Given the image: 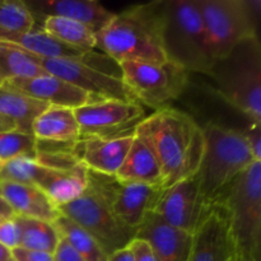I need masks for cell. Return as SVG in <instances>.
Listing matches in <instances>:
<instances>
[{
  "label": "cell",
  "instance_id": "cell-15",
  "mask_svg": "<svg viewBox=\"0 0 261 261\" xmlns=\"http://www.w3.org/2000/svg\"><path fill=\"white\" fill-rule=\"evenodd\" d=\"M134 134L105 139H78L73 145V154L82 166L91 172L115 176L124 162Z\"/></svg>",
  "mask_w": 261,
  "mask_h": 261
},
{
  "label": "cell",
  "instance_id": "cell-1",
  "mask_svg": "<svg viewBox=\"0 0 261 261\" xmlns=\"http://www.w3.org/2000/svg\"><path fill=\"white\" fill-rule=\"evenodd\" d=\"M154 150L162 168V189L198 173L205 149L203 127L188 114L166 109L153 112L135 129Z\"/></svg>",
  "mask_w": 261,
  "mask_h": 261
},
{
  "label": "cell",
  "instance_id": "cell-6",
  "mask_svg": "<svg viewBox=\"0 0 261 261\" xmlns=\"http://www.w3.org/2000/svg\"><path fill=\"white\" fill-rule=\"evenodd\" d=\"M205 149L198 171L199 188L206 205L212 206L222 191L251 163L252 155L244 133L209 122L203 127Z\"/></svg>",
  "mask_w": 261,
  "mask_h": 261
},
{
  "label": "cell",
  "instance_id": "cell-32",
  "mask_svg": "<svg viewBox=\"0 0 261 261\" xmlns=\"http://www.w3.org/2000/svg\"><path fill=\"white\" fill-rule=\"evenodd\" d=\"M242 133L249 143L254 158L261 162V124L250 121L249 127Z\"/></svg>",
  "mask_w": 261,
  "mask_h": 261
},
{
  "label": "cell",
  "instance_id": "cell-9",
  "mask_svg": "<svg viewBox=\"0 0 261 261\" xmlns=\"http://www.w3.org/2000/svg\"><path fill=\"white\" fill-rule=\"evenodd\" d=\"M121 79L140 105L162 110L177 99L189 82V73L171 61L163 64L121 63Z\"/></svg>",
  "mask_w": 261,
  "mask_h": 261
},
{
  "label": "cell",
  "instance_id": "cell-19",
  "mask_svg": "<svg viewBox=\"0 0 261 261\" xmlns=\"http://www.w3.org/2000/svg\"><path fill=\"white\" fill-rule=\"evenodd\" d=\"M114 177L121 182L162 188V168L154 150L144 138L135 134L132 147Z\"/></svg>",
  "mask_w": 261,
  "mask_h": 261
},
{
  "label": "cell",
  "instance_id": "cell-3",
  "mask_svg": "<svg viewBox=\"0 0 261 261\" xmlns=\"http://www.w3.org/2000/svg\"><path fill=\"white\" fill-rule=\"evenodd\" d=\"M161 37L167 61L188 73L208 74L213 59L198 0H161Z\"/></svg>",
  "mask_w": 261,
  "mask_h": 261
},
{
  "label": "cell",
  "instance_id": "cell-7",
  "mask_svg": "<svg viewBox=\"0 0 261 261\" xmlns=\"http://www.w3.org/2000/svg\"><path fill=\"white\" fill-rule=\"evenodd\" d=\"M213 63L249 38L260 37V0H198Z\"/></svg>",
  "mask_w": 261,
  "mask_h": 261
},
{
  "label": "cell",
  "instance_id": "cell-25",
  "mask_svg": "<svg viewBox=\"0 0 261 261\" xmlns=\"http://www.w3.org/2000/svg\"><path fill=\"white\" fill-rule=\"evenodd\" d=\"M42 28L46 33L71 47L86 51L96 48V33L76 20L50 15L42 18Z\"/></svg>",
  "mask_w": 261,
  "mask_h": 261
},
{
  "label": "cell",
  "instance_id": "cell-2",
  "mask_svg": "<svg viewBox=\"0 0 261 261\" xmlns=\"http://www.w3.org/2000/svg\"><path fill=\"white\" fill-rule=\"evenodd\" d=\"M96 48L117 64L166 63L161 37V0L116 13L96 35Z\"/></svg>",
  "mask_w": 261,
  "mask_h": 261
},
{
  "label": "cell",
  "instance_id": "cell-40",
  "mask_svg": "<svg viewBox=\"0 0 261 261\" xmlns=\"http://www.w3.org/2000/svg\"><path fill=\"white\" fill-rule=\"evenodd\" d=\"M239 261H256V260H252V259H239Z\"/></svg>",
  "mask_w": 261,
  "mask_h": 261
},
{
  "label": "cell",
  "instance_id": "cell-13",
  "mask_svg": "<svg viewBox=\"0 0 261 261\" xmlns=\"http://www.w3.org/2000/svg\"><path fill=\"white\" fill-rule=\"evenodd\" d=\"M211 208L201 196L198 175H194L162 189L152 212L173 228L193 234Z\"/></svg>",
  "mask_w": 261,
  "mask_h": 261
},
{
  "label": "cell",
  "instance_id": "cell-20",
  "mask_svg": "<svg viewBox=\"0 0 261 261\" xmlns=\"http://www.w3.org/2000/svg\"><path fill=\"white\" fill-rule=\"evenodd\" d=\"M0 195L5 199L15 216L54 222L60 213L55 204L35 185L0 181Z\"/></svg>",
  "mask_w": 261,
  "mask_h": 261
},
{
  "label": "cell",
  "instance_id": "cell-21",
  "mask_svg": "<svg viewBox=\"0 0 261 261\" xmlns=\"http://www.w3.org/2000/svg\"><path fill=\"white\" fill-rule=\"evenodd\" d=\"M32 134L43 142H76L81 135L73 109L47 106L33 121Z\"/></svg>",
  "mask_w": 261,
  "mask_h": 261
},
{
  "label": "cell",
  "instance_id": "cell-35",
  "mask_svg": "<svg viewBox=\"0 0 261 261\" xmlns=\"http://www.w3.org/2000/svg\"><path fill=\"white\" fill-rule=\"evenodd\" d=\"M12 257L15 261H54L51 254L32 251V250H25L22 247L12 250Z\"/></svg>",
  "mask_w": 261,
  "mask_h": 261
},
{
  "label": "cell",
  "instance_id": "cell-22",
  "mask_svg": "<svg viewBox=\"0 0 261 261\" xmlns=\"http://www.w3.org/2000/svg\"><path fill=\"white\" fill-rule=\"evenodd\" d=\"M88 186V170L79 165L68 171L54 170L37 188L59 206L66 205L78 199Z\"/></svg>",
  "mask_w": 261,
  "mask_h": 261
},
{
  "label": "cell",
  "instance_id": "cell-29",
  "mask_svg": "<svg viewBox=\"0 0 261 261\" xmlns=\"http://www.w3.org/2000/svg\"><path fill=\"white\" fill-rule=\"evenodd\" d=\"M35 17L25 2L0 0V36L35 30Z\"/></svg>",
  "mask_w": 261,
  "mask_h": 261
},
{
  "label": "cell",
  "instance_id": "cell-39",
  "mask_svg": "<svg viewBox=\"0 0 261 261\" xmlns=\"http://www.w3.org/2000/svg\"><path fill=\"white\" fill-rule=\"evenodd\" d=\"M12 259V251L0 244V261H8Z\"/></svg>",
  "mask_w": 261,
  "mask_h": 261
},
{
  "label": "cell",
  "instance_id": "cell-4",
  "mask_svg": "<svg viewBox=\"0 0 261 261\" xmlns=\"http://www.w3.org/2000/svg\"><path fill=\"white\" fill-rule=\"evenodd\" d=\"M208 75L224 101L251 122L261 124L260 37L239 43L226 56L212 64Z\"/></svg>",
  "mask_w": 261,
  "mask_h": 261
},
{
  "label": "cell",
  "instance_id": "cell-11",
  "mask_svg": "<svg viewBox=\"0 0 261 261\" xmlns=\"http://www.w3.org/2000/svg\"><path fill=\"white\" fill-rule=\"evenodd\" d=\"M88 185L98 191L121 223L138 231L148 213L153 211L161 186L121 182L114 176L88 171Z\"/></svg>",
  "mask_w": 261,
  "mask_h": 261
},
{
  "label": "cell",
  "instance_id": "cell-14",
  "mask_svg": "<svg viewBox=\"0 0 261 261\" xmlns=\"http://www.w3.org/2000/svg\"><path fill=\"white\" fill-rule=\"evenodd\" d=\"M188 261H239L227 217L217 204L193 233Z\"/></svg>",
  "mask_w": 261,
  "mask_h": 261
},
{
  "label": "cell",
  "instance_id": "cell-23",
  "mask_svg": "<svg viewBox=\"0 0 261 261\" xmlns=\"http://www.w3.org/2000/svg\"><path fill=\"white\" fill-rule=\"evenodd\" d=\"M47 106L19 92L0 86V115L14 122L20 132L32 134L33 121Z\"/></svg>",
  "mask_w": 261,
  "mask_h": 261
},
{
  "label": "cell",
  "instance_id": "cell-10",
  "mask_svg": "<svg viewBox=\"0 0 261 261\" xmlns=\"http://www.w3.org/2000/svg\"><path fill=\"white\" fill-rule=\"evenodd\" d=\"M35 59L47 74L86 92L91 102L107 99L138 102L120 76L105 73L92 64L78 59H46L36 55Z\"/></svg>",
  "mask_w": 261,
  "mask_h": 261
},
{
  "label": "cell",
  "instance_id": "cell-18",
  "mask_svg": "<svg viewBox=\"0 0 261 261\" xmlns=\"http://www.w3.org/2000/svg\"><path fill=\"white\" fill-rule=\"evenodd\" d=\"M31 12L45 17H63L83 23L94 33L103 30L116 13L107 10L96 0H41L27 3Z\"/></svg>",
  "mask_w": 261,
  "mask_h": 261
},
{
  "label": "cell",
  "instance_id": "cell-42",
  "mask_svg": "<svg viewBox=\"0 0 261 261\" xmlns=\"http://www.w3.org/2000/svg\"><path fill=\"white\" fill-rule=\"evenodd\" d=\"M0 86H2V82H0Z\"/></svg>",
  "mask_w": 261,
  "mask_h": 261
},
{
  "label": "cell",
  "instance_id": "cell-41",
  "mask_svg": "<svg viewBox=\"0 0 261 261\" xmlns=\"http://www.w3.org/2000/svg\"><path fill=\"white\" fill-rule=\"evenodd\" d=\"M8 261H15L14 259H13V257H12V259H10V260H8Z\"/></svg>",
  "mask_w": 261,
  "mask_h": 261
},
{
  "label": "cell",
  "instance_id": "cell-30",
  "mask_svg": "<svg viewBox=\"0 0 261 261\" xmlns=\"http://www.w3.org/2000/svg\"><path fill=\"white\" fill-rule=\"evenodd\" d=\"M36 154L37 139L33 134L18 129L0 133V163L22 157L36 160Z\"/></svg>",
  "mask_w": 261,
  "mask_h": 261
},
{
  "label": "cell",
  "instance_id": "cell-31",
  "mask_svg": "<svg viewBox=\"0 0 261 261\" xmlns=\"http://www.w3.org/2000/svg\"><path fill=\"white\" fill-rule=\"evenodd\" d=\"M0 244L4 245L10 251L19 247L20 229L15 216L0 223Z\"/></svg>",
  "mask_w": 261,
  "mask_h": 261
},
{
  "label": "cell",
  "instance_id": "cell-36",
  "mask_svg": "<svg viewBox=\"0 0 261 261\" xmlns=\"http://www.w3.org/2000/svg\"><path fill=\"white\" fill-rule=\"evenodd\" d=\"M107 261H135L134 256H133V252L130 250L129 246L124 247L121 250H117L114 254L110 255L107 257Z\"/></svg>",
  "mask_w": 261,
  "mask_h": 261
},
{
  "label": "cell",
  "instance_id": "cell-24",
  "mask_svg": "<svg viewBox=\"0 0 261 261\" xmlns=\"http://www.w3.org/2000/svg\"><path fill=\"white\" fill-rule=\"evenodd\" d=\"M42 66L36 61L35 55L19 46L0 41V82L12 79L36 78L46 75Z\"/></svg>",
  "mask_w": 261,
  "mask_h": 261
},
{
  "label": "cell",
  "instance_id": "cell-5",
  "mask_svg": "<svg viewBox=\"0 0 261 261\" xmlns=\"http://www.w3.org/2000/svg\"><path fill=\"white\" fill-rule=\"evenodd\" d=\"M214 204L226 214L239 259L260 261L261 162L251 163L240 173Z\"/></svg>",
  "mask_w": 261,
  "mask_h": 261
},
{
  "label": "cell",
  "instance_id": "cell-26",
  "mask_svg": "<svg viewBox=\"0 0 261 261\" xmlns=\"http://www.w3.org/2000/svg\"><path fill=\"white\" fill-rule=\"evenodd\" d=\"M20 229L19 247L53 255L60 240L54 222L15 216Z\"/></svg>",
  "mask_w": 261,
  "mask_h": 261
},
{
  "label": "cell",
  "instance_id": "cell-33",
  "mask_svg": "<svg viewBox=\"0 0 261 261\" xmlns=\"http://www.w3.org/2000/svg\"><path fill=\"white\" fill-rule=\"evenodd\" d=\"M129 247L132 250L135 261H155V257L153 255L149 244L143 239L135 237L129 244Z\"/></svg>",
  "mask_w": 261,
  "mask_h": 261
},
{
  "label": "cell",
  "instance_id": "cell-37",
  "mask_svg": "<svg viewBox=\"0 0 261 261\" xmlns=\"http://www.w3.org/2000/svg\"><path fill=\"white\" fill-rule=\"evenodd\" d=\"M14 216V212L10 208L9 204H8L7 201H5V199L0 195V223H2L3 221H5V219L12 218V217Z\"/></svg>",
  "mask_w": 261,
  "mask_h": 261
},
{
  "label": "cell",
  "instance_id": "cell-16",
  "mask_svg": "<svg viewBox=\"0 0 261 261\" xmlns=\"http://www.w3.org/2000/svg\"><path fill=\"white\" fill-rule=\"evenodd\" d=\"M2 86L48 106H60L75 110L91 102V97L86 92L50 74L36 78L12 79L2 83Z\"/></svg>",
  "mask_w": 261,
  "mask_h": 261
},
{
  "label": "cell",
  "instance_id": "cell-38",
  "mask_svg": "<svg viewBox=\"0 0 261 261\" xmlns=\"http://www.w3.org/2000/svg\"><path fill=\"white\" fill-rule=\"evenodd\" d=\"M15 129H17V125H15L14 122L10 121L9 119H7V117L0 115V133L9 132V130H15Z\"/></svg>",
  "mask_w": 261,
  "mask_h": 261
},
{
  "label": "cell",
  "instance_id": "cell-34",
  "mask_svg": "<svg viewBox=\"0 0 261 261\" xmlns=\"http://www.w3.org/2000/svg\"><path fill=\"white\" fill-rule=\"evenodd\" d=\"M54 261H86L82 259L73 250V247L68 244L65 239L60 234V240L56 246L55 252L53 254Z\"/></svg>",
  "mask_w": 261,
  "mask_h": 261
},
{
  "label": "cell",
  "instance_id": "cell-12",
  "mask_svg": "<svg viewBox=\"0 0 261 261\" xmlns=\"http://www.w3.org/2000/svg\"><path fill=\"white\" fill-rule=\"evenodd\" d=\"M74 112L81 129L79 139H105L134 134L139 122L145 119L142 105L119 99L89 102Z\"/></svg>",
  "mask_w": 261,
  "mask_h": 261
},
{
  "label": "cell",
  "instance_id": "cell-8",
  "mask_svg": "<svg viewBox=\"0 0 261 261\" xmlns=\"http://www.w3.org/2000/svg\"><path fill=\"white\" fill-rule=\"evenodd\" d=\"M59 213L91 234L107 257L117 250L129 246L137 231L125 226L110 209L103 196L87 186V190L71 203L59 206Z\"/></svg>",
  "mask_w": 261,
  "mask_h": 261
},
{
  "label": "cell",
  "instance_id": "cell-43",
  "mask_svg": "<svg viewBox=\"0 0 261 261\" xmlns=\"http://www.w3.org/2000/svg\"><path fill=\"white\" fill-rule=\"evenodd\" d=\"M0 165H2V163H0Z\"/></svg>",
  "mask_w": 261,
  "mask_h": 261
},
{
  "label": "cell",
  "instance_id": "cell-28",
  "mask_svg": "<svg viewBox=\"0 0 261 261\" xmlns=\"http://www.w3.org/2000/svg\"><path fill=\"white\" fill-rule=\"evenodd\" d=\"M53 171L36 160L15 158L0 165V181L38 186Z\"/></svg>",
  "mask_w": 261,
  "mask_h": 261
},
{
  "label": "cell",
  "instance_id": "cell-27",
  "mask_svg": "<svg viewBox=\"0 0 261 261\" xmlns=\"http://www.w3.org/2000/svg\"><path fill=\"white\" fill-rule=\"evenodd\" d=\"M54 224L59 233L68 241L82 259L86 261H107V255L99 247L96 240L73 221L60 214L54 221Z\"/></svg>",
  "mask_w": 261,
  "mask_h": 261
},
{
  "label": "cell",
  "instance_id": "cell-17",
  "mask_svg": "<svg viewBox=\"0 0 261 261\" xmlns=\"http://www.w3.org/2000/svg\"><path fill=\"white\" fill-rule=\"evenodd\" d=\"M138 239L149 244L155 261H188L193 234L176 229L153 212L147 214L137 231Z\"/></svg>",
  "mask_w": 261,
  "mask_h": 261
}]
</instances>
